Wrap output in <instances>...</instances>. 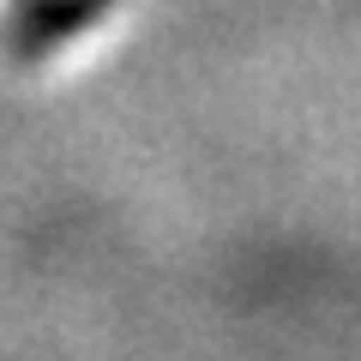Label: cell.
Returning a JSON list of instances; mask_svg holds the SVG:
<instances>
[{"label":"cell","mask_w":361,"mask_h":361,"mask_svg":"<svg viewBox=\"0 0 361 361\" xmlns=\"http://www.w3.org/2000/svg\"><path fill=\"white\" fill-rule=\"evenodd\" d=\"M115 0H25L13 18V54L18 61H37V54L61 49L66 37H78V30H90V18H103Z\"/></svg>","instance_id":"6da1fadb"}]
</instances>
